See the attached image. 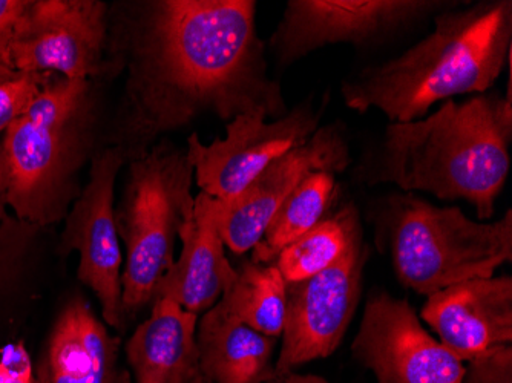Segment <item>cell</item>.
<instances>
[{
	"mask_svg": "<svg viewBox=\"0 0 512 383\" xmlns=\"http://www.w3.org/2000/svg\"><path fill=\"white\" fill-rule=\"evenodd\" d=\"M255 0H123L109 5L105 79L125 73L106 141L126 164L203 115L232 122L289 112L267 71Z\"/></svg>",
	"mask_w": 512,
	"mask_h": 383,
	"instance_id": "obj_1",
	"label": "cell"
},
{
	"mask_svg": "<svg viewBox=\"0 0 512 383\" xmlns=\"http://www.w3.org/2000/svg\"><path fill=\"white\" fill-rule=\"evenodd\" d=\"M512 105L496 92L444 102L433 114L390 123L355 177L365 186L394 184L437 200H465L490 220L508 180Z\"/></svg>",
	"mask_w": 512,
	"mask_h": 383,
	"instance_id": "obj_2",
	"label": "cell"
},
{
	"mask_svg": "<svg viewBox=\"0 0 512 383\" xmlns=\"http://www.w3.org/2000/svg\"><path fill=\"white\" fill-rule=\"evenodd\" d=\"M433 20L434 30L401 56L344 80L345 106L359 114L378 109L390 123H408L456 95L490 91L512 59L511 0L456 5Z\"/></svg>",
	"mask_w": 512,
	"mask_h": 383,
	"instance_id": "obj_3",
	"label": "cell"
},
{
	"mask_svg": "<svg viewBox=\"0 0 512 383\" xmlns=\"http://www.w3.org/2000/svg\"><path fill=\"white\" fill-rule=\"evenodd\" d=\"M99 100L91 80L54 76L2 135L8 206L28 226L65 220L79 198L80 171L96 155Z\"/></svg>",
	"mask_w": 512,
	"mask_h": 383,
	"instance_id": "obj_4",
	"label": "cell"
},
{
	"mask_svg": "<svg viewBox=\"0 0 512 383\" xmlns=\"http://www.w3.org/2000/svg\"><path fill=\"white\" fill-rule=\"evenodd\" d=\"M385 224L399 282L427 298L459 282L493 278L512 261L511 210L494 223H477L459 207L393 195Z\"/></svg>",
	"mask_w": 512,
	"mask_h": 383,
	"instance_id": "obj_5",
	"label": "cell"
},
{
	"mask_svg": "<svg viewBox=\"0 0 512 383\" xmlns=\"http://www.w3.org/2000/svg\"><path fill=\"white\" fill-rule=\"evenodd\" d=\"M194 164L188 151L158 141L142 158L129 161L115 224L125 244L123 308L152 304L155 287L175 262L180 230L194 213Z\"/></svg>",
	"mask_w": 512,
	"mask_h": 383,
	"instance_id": "obj_6",
	"label": "cell"
},
{
	"mask_svg": "<svg viewBox=\"0 0 512 383\" xmlns=\"http://www.w3.org/2000/svg\"><path fill=\"white\" fill-rule=\"evenodd\" d=\"M456 5L445 0H289L269 48L278 65L287 68L324 46L379 45Z\"/></svg>",
	"mask_w": 512,
	"mask_h": 383,
	"instance_id": "obj_7",
	"label": "cell"
},
{
	"mask_svg": "<svg viewBox=\"0 0 512 383\" xmlns=\"http://www.w3.org/2000/svg\"><path fill=\"white\" fill-rule=\"evenodd\" d=\"M368 258L370 247L361 233L332 266L286 284V322L275 380L338 350L361 299Z\"/></svg>",
	"mask_w": 512,
	"mask_h": 383,
	"instance_id": "obj_8",
	"label": "cell"
},
{
	"mask_svg": "<svg viewBox=\"0 0 512 383\" xmlns=\"http://www.w3.org/2000/svg\"><path fill=\"white\" fill-rule=\"evenodd\" d=\"M108 37L109 4L102 0H27L14 28V65L96 82L105 79Z\"/></svg>",
	"mask_w": 512,
	"mask_h": 383,
	"instance_id": "obj_9",
	"label": "cell"
},
{
	"mask_svg": "<svg viewBox=\"0 0 512 383\" xmlns=\"http://www.w3.org/2000/svg\"><path fill=\"white\" fill-rule=\"evenodd\" d=\"M327 102L324 97L316 109L312 100H306L270 123L263 111L238 115L227 123L226 137L211 145L201 143L197 132L189 135L186 151L200 192L217 200L240 194L270 163L304 145L318 131Z\"/></svg>",
	"mask_w": 512,
	"mask_h": 383,
	"instance_id": "obj_10",
	"label": "cell"
},
{
	"mask_svg": "<svg viewBox=\"0 0 512 383\" xmlns=\"http://www.w3.org/2000/svg\"><path fill=\"white\" fill-rule=\"evenodd\" d=\"M126 164L122 149L106 146L89 166L88 183L66 215L60 250L79 252L77 276L94 292L108 327L120 328L123 308V252L115 224V183Z\"/></svg>",
	"mask_w": 512,
	"mask_h": 383,
	"instance_id": "obj_11",
	"label": "cell"
},
{
	"mask_svg": "<svg viewBox=\"0 0 512 383\" xmlns=\"http://www.w3.org/2000/svg\"><path fill=\"white\" fill-rule=\"evenodd\" d=\"M378 383H462L465 362L433 338L407 299L371 293L352 344Z\"/></svg>",
	"mask_w": 512,
	"mask_h": 383,
	"instance_id": "obj_12",
	"label": "cell"
},
{
	"mask_svg": "<svg viewBox=\"0 0 512 383\" xmlns=\"http://www.w3.org/2000/svg\"><path fill=\"white\" fill-rule=\"evenodd\" d=\"M352 164L347 132L341 122L322 126L298 148L270 163L240 194L217 200L218 227L224 246L235 253L260 243L281 204L312 171L341 174Z\"/></svg>",
	"mask_w": 512,
	"mask_h": 383,
	"instance_id": "obj_13",
	"label": "cell"
},
{
	"mask_svg": "<svg viewBox=\"0 0 512 383\" xmlns=\"http://www.w3.org/2000/svg\"><path fill=\"white\" fill-rule=\"evenodd\" d=\"M421 318L460 361L512 344V278L470 279L428 296Z\"/></svg>",
	"mask_w": 512,
	"mask_h": 383,
	"instance_id": "obj_14",
	"label": "cell"
},
{
	"mask_svg": "<svg viewBox=\"0 0 512 383\" xmlns=\"http://www.w3.org/2000/svg\"><path fill=\"white\" fill-rule=\"evenodd\" d=\"M180 239V256L158 281L152 302L169 299L198 316L220 301L237 276L224 250L215 198L204 192L195 197L194 213L181 227Z\"/></svg>",
	"mask_w": 512,
	"mask_h": 383,
	"instance_id": "obj_15",
	"label": "cell"
},
{
	"mask_svg": "<svg viewBox=\"0 0 512 383\" xmlns=\"http://www.w3.org/2000/svg\"><path fill=\"white\" fill-rule=\"evenodd\" d=\"M198 316L169 299L152 302L125 353L135 383H211L197 347Z\"/></svg>",
	"mask_w": 512,
	"mask_h": 383,
	"instance_id": "obj_16",
	"label": "cell"
},
{
	"mask_svg": "<svg viewBox=\"0 0 512 383\" xmlns=\"http://www.w3.org/2000/svg\"><path fill=\"white\" fill-rule=\"evenodd\" d=\"M50 383H132L120 362V339L97 318L85 299H71L51 333Z\"/></svg>",
	"mask_w": 512,
	"mask_h": 383,
	"instance_id": "obj_17",
	"label": "cell"
},
{
	"mask_svg": "<svg viewBox=\"0 0 512 383\" xmlns=\"http://www.w3.org/2000/svg\"><path fill=\"white\" fill-rule=\"evenodd\" d=\"M276 344L278 339L253 330L220 301L198 321L200 364L211 383L275 382Z\"/></svg>",
	"mask_w": 512,
	"mask_h": 383,
	"instance_id": "obj_18",
	"label": "cell"
},
{
	"mask_svg": "<svg viewBox=\"0 0 512 383\" xmlns=\"http://www.w3.org/2000/svg\"><path fill=\"white\" fill-rule=\"evenodd\" d=\"M335 172L312 171L286 198L266 233L252 250V261L272 264L281 250L315 227L339 198Z\"/></svg>",
	"mask_w": 512,
	"mask_h": 383,
	"instance_id": "obj_19",
	"label": "cell"
},
{
	"mask_svg": "<svg viewBox=\"0 0 512 383\" xmlns=\"http://www.w3.org/2000/svg\"><path fill=\"white\" fill-rule=\"evenodd\" d=\"M361 233L358 209L348 201L281 250L272 264L286 284L302 281L332 266Z\"/></svg>",
	"mask_w": 512,
	"mask_h": 383,
	"instance_id": "obj_20",
	"label": "cell"
},
{
	"mask_svg": "<svg viewBox=\"0 0 512 383\" xmlns=\"http://www.w3.org/2000/svg\"><path fill=\"white\" fill-rule=\"evenodd\" d=\"M221 304L253 330L278 339L286 322V281L273 264L241 262Z\"/></svg>",
	"mask_w": 512,
	"mask_h": 383,
	"instance_id": "obj_21",
	"label": "cell"
},
{
	"mask_svg": "<svg viewBox=\"0 0 512 383\" xmlns=\"http://www.w3.org/2000/svg\"><path fill=\"white\" fill-rule=\"evenodd\" d=\"M56 74L22 73L0 82V135L22 117Z\"/></svg>",
	"mask_w": 512,
	"mask_h": 383,
	"instance_id": "obj_22",
	"label": "cell"
},
{
	"mask_svg": "<svg viewBox=\"0 0 512 383\" xmlns=\"http://www.w3.org/2000/svg\"><path fill=\"white\" fill-rule=\"evenodd\" d=\"M462 383H512V345L493 348L465 362Z\"/></svg>",
	"mask_w": 512,
	"mask_h": 383,
	"instance_id": "obj_23",
	"label": "cell"
},
{
	"mask_svg": "<svg viewBox=\"0 0 512 383\" xmlns=\"http://www.w3.org/2000/svg\"><path fill=\"white\" fill-rule=\"evenodd\" d=\"M25 4L27 0H0V82L20 73L13 60V37Z\"/></svg>",
	"mask_w": 512,
	"mask_h": 383,
	"instance_id": "obj_24",
	"label": "cell"
},
{
	"mask_svg": "<svg viewBox=\"0 0 512 383\" xmlns=\"http://www.w3.org/2000/svg\"><path fill=\"white\" fill-rule=\"evenodd\" d=\"M0 383H42L34 377L30 354L20 342L0 353Z\"/></svg>",
	"mask_w": 512,
	"mask_h": 383,
	"instance_id": "obj_25",
	"label": "cell"
},
{
	"mask_svg": "<svg viewBox=\"0 0 512 383\" xmlns=\"http://www.w3.org/2000/svg\"><path fill=\"white\" fill-rule=\"evenodd\" d=\"M7 206H8L7 178H5L4 163H2V155H0V223H2V221H8Z\"/></svg>",
	"mask_w": 512,
	"mask_h": 383,
	"instance_id": "obj_26",
	"label": "cell"
},
{
	"mask_svg": "<svg viewBox=\"0 0 512 383\" xmlns=\"http://www.w3.org/2000/svg\"><path fill=\"white\" fill-rule=\"evenodd\" d=\"M272 383H329L327 380L322 379L319 376H313V374H298L292 373L289 376L281 377V379H276L275 382Z\"/></svg>",
	"mask_w": 512,
	"mask_h": 383,
	"instance_id": "obj_27",
	"label": "cell"
},
{
	"mask_svg": "<svg viewBox=\"0 0 512 383\" xmlns=\"http://www.w3.org/2000/svg\"><path fill=\"white\" fill-rule=\"evenodd\" d=\"M43 383V382H42Z\"/></svg>",
	"mask_w": 512,
	"mask_h": 383,
	"instance_id": "obj_28",
	"label": "cell"
}]
</instances>
